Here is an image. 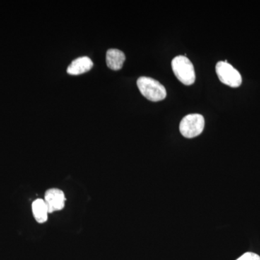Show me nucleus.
Segmentation results:
<instances>
[{
  "mask_svg": "<svg viewBox=\"0 0 260 260\" xmlns=\"http://www.w3.org/2000/svg\"><path fill=\"white\" fill-rule=\"evenodd\" d=\"M108 68L112 70H119L122 68L126 57L122 51L116 49H109L107 52Z\"/></svg>",
  "mask_w": 260,
  "mask_h": 260,
  "instance_id": "7",
  "label": "nucleus"
},
{
  "mask_svg": "<svg viewBox=\"0 0 260 260\" xmlns=\"http://www.w3.org/2000/svg\"><path fill=\"white\" fill-rule=\"evenodd\" d=\"M172 67L174 75L181 83L191 85L196 79L194 65L186 56H176L172 61Z\"/></svg>",
  "mask_w": 260,
  "mask_h": 260,
  "instance_id": "2",
  "label": "nucleus"
},
{
  "mask_svg": "<svg viewBox=\"0 0 260 260\" xmlns=\"http://www.w3.org/2000/svg\"><path fill=\"white\" fill-rule=\"evenodd\" d=\"M137 85L142 95L150 102H160L167 97L165 87L153 78L140 77L137 81Z\"/></svg>",
  "mask_w": 260,
  "mask_h": 260,
  "instance_id": "1",
  "label": "nucleus"
},
{
  "mask_svg": "<svg viewBox=\"0 0 260 260\" xmlns=\"http://www.w3.org/2000/svg\"><path fill=\"white\" fill-rule=\"evenodd\" d=\"M237 260H260V256L254 253L247 252L238 258Z\"/></svg>",
  "mask_w": 260,
  "mask_h": 260,
  "instance_id": "9",
  "label": "nucleus"
},
{
  "mask_svg": "<svg viewBox=\"0 0 260 260\" xmlns=\"http://www.w3.org/2000/svg\"><path fill=\"white\" fill-rule=\"evenodd\" d=\"M65 198L64 192L59 189H50L46 191L45 201L49 213H54L63 209L64 207Z\"/></svg>",
  "mask_w": 260,
  "mask_h": 260,
  "instance_id": "5",
  "label": "nucleus"
},
{
  "mask_svg": "<svg viewBox=\"0 0 260 260\" xmlns=\"http://www.w3.org/2000/svg\"><path fill=\"white\" fill-rule=\"evenodd\" d=\"M215 71L221 83L232 88H238L242 83V75L227 60L220 61L215 66Z\"/></svg>",
  "mask_w": 260,
  "mask_h": 260,
  "instance_id": "4",
  "label": "nucleus"
},
{
  "mask_svg": "<svg viewBox=\"0 0 260 260\" xmlns=\"http://www.w3.org/2000/svg\"><path fill=\"white\" fill-rule=\"evenodd\" d=\"M93 63L88 56H82L72 61L68 66V74L71 75H79L87 73L93 68Z\"/></svg>",
  "mask_w": 260,
  "mask_h": 260,
  "instance_id": "6",
  "label": "nucleus"
},
{
  "mask_svg": "<svg viewBox=\"0 0 260 260\" xmlns=\"http://www.w3.org/2000/svg\"><path fill=\"white\" fill-rule=\"evenodd\" d=\"M204 127V117L199 114H189L184 116L179 124L181 134L186 138L198 137L203 133Z\"/></svg>",
  "mask_w": 260,
  "mask_h": 260,
  "instance_id": "3",
  "label": "nucleus"
},
{
  "mask_svg": "<svg viewBox=\"0 0 260 260\" xmlns=\"http://www.w3.org/2000/svg\"><path fill=\"white\" fill-rule=\"evenodd\" d=\"M32 214L38 223H43L48 219V210L45 201L42 199H37L32 204Z\"/></svg>",
  "mask_w": 260,
  "mask_h": 260,
  "instance_id": "8",
  "label": "nucleus"
}]
</instances>
